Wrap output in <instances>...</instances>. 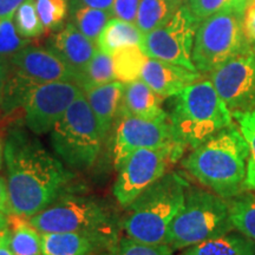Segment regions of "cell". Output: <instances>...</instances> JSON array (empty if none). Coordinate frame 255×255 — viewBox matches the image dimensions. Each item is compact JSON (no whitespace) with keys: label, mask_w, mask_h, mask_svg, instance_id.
<instances>
[{"label":"cell","mask_w":255,"mask_h":255,"mask_svg":"<svg viewBox=\"0 0 255 255\" xmlns=\"http://www.w3.org/2000/svg\"><path fill=\"white\" fill-rule=\"evenodd\" d=\"M12 215L31 218L66 193L70 174L36 136L21 127H12L4 143Z\"/></svg>","instance_id":"1"},{"label":"cell","mask_w":255,"mask_h":255,"mask_svg":"<svg viewBox=\"0 0 255 255\" xmlns=\"http://www.w3.org/2000/svg\"><path fill=\"white\" fill-rule=\"evenodd\" d=\"M248 155L246 139L233 124L193 149L182 165L207 189L233 200L247 190Z\"/></svg>","instance_id":"2"},{"label":"cell","mask_w":255,"mask_h":255,"mask_svg":"<svg viewBox=\"0 0 255 255\" xmlns=\"http://www.w3.org/2000/svg\"><path fill=\"white\" fill-rule=\"evenodd\" d=\"M189 184L167 173L126 207L121 229L126 237L148 245L165 244L169 226L182 208Z\"/></svg>","instance_id":"3"},{"label":"cell","mask_w":255,"mask_h":255,"mask_svg":"<svg viewBox=\"0 0 255 255\" xmlns=\"http://www.w3.org/2000/svg\"><path fill=\"white\" fill-rule=\"evenodd\" d=\"M168 115L178 144L191 150L234 124L210 79H199L173 96Z\"/></svg>","instance_id":"4"},{"label":"cell","mask_w":255,"mask_h":255,"mask_svg":"<svg viewBox=\"0 0 255 255\" xmlns=\"http://www.w3.org/2000/svg\"><path fill=\"white\" fill-rule=\"evenodd\" d=\"M227 201L208 189L188 187L182 208L169 226L165 245L174 251L186 250L234 231Z\"/></svg>","instance_id":"5"},{"label":"cell","mask_w":255,"mask_h":255,"mask_svg":"<svg viewBox=\"0 0 255 255\" xmlns=\"http://www.w3.org/2000/svg\"><path fill=\"white\" fill-rule=\"evenodd\" d=\"M50 143L58 157L73 170H87L97 161L104 141L84 91L50 131Z\"/></svg>","instance_id":"6"},{"label":"cell","mask_w":255,"mask_h":255,"mask_svg":"<svg viewBox=\"0 0 255 255\" xmlns=\"http://www.w3.org/2000/svg\"><path fill=\"white\" fill-rule=\"evenodd\" d=\"M39 233L105 231L119 233L121 220L100 197L66 191L55 202L28 218Z\"/></svg>","instance_id":"7"},{"label":"cell","mask_w":255,"mask_h":255,"mask_svg":"<svg viewBox=\"0 0 255 255\" xmlns=\"http://www.w3.org/2000/svg\"><path fill=\"white\" fill-rule=\"evenodd\" d=\"M245 12L225 11L200 21L193 46V63L201 75L250 51L244 33Z\"/></svg>","instance_id":"8"},{"label":"cell","mask_w":255,"mask_h":255,"mask_svg":"<svg viewBox=\"0 0 255 255\" xmlns=\"http://www.w3.org/2000/svg\"><path fill=\"white\" fill-rule=\"evenodd\" d=\"M186 151L181 146L156 149H137L120 165L113 194L121 206L128 207L143 191L151 187L163 175L168 167Z\"/></svg>","instance_id":"9"},{"label":"cell","mask_w":255,"mask_h":255,"mask_svg":"<svg viewBox=\"0 0 255 255\" xmlns=\"http://www.w3.org/2000/svg\"><path fill=\"white\" fill-rule=\"evenodd\" d=\"M200 21L186 2L162 26L144 34L141 49L149 58L161 59L194 70L193 46Z\"/></svg>","instance_id":"10"},{"label":"cell","mask_w":255,"mask_h":255,"mask_svg":"<svg viewBox=\"0 0 255 255\" xmlns=\"http://www.w3.org/2000/svg\"><path fill=\"white\" fill-rule=\"evenodd\" d=\"M82 92L75 82H50L33 87L21 107L25 127L33 135L50 132Z\"/></svg>","instance_id":"11"},{"label":"cell","mask_w":255,"mask_h":255,"mask_svg":"<svg viewBox=\"0 0 255 255\" xmlns=\"http://www.w3.org/2000/svg\"><path fill=\"white\" fill-rule=\"evenodd\" d=\"M115 123L116 130L113 142V157L116 169L137 149L181 146L176 141L169 120L151 121L132 115L119 114Z\"/></svg>","instance_id":"12"},{"label":"cell","mask_w":255,"mask_h":255,"mask_svg":"<svg viewBox=\"0 0 255 255\" xmlns=\"http://www.w3.org/2000/svg\"><path fill=\"white\" fill-rule=\"evenodd\" d=\"M210 82L233 115L255 109V53H241L209 73Z\"/></svg>","instance_id":"13"},{"label":"cell","mask_w":255,"mask_h":255,"mask_svg":"<svg viewBox=\"0 0 255 255\" xmlns=\"http://www.w3.org/2000/svg\"><path fill=\"white\" fill-rule=\"evenodd\" d=\"M43 255H98L119 240V233L78 231L40 233Z\"/></svg>","instance_id":"14"},{"label":"cell","mask_w":255,"mask_h":255,"mask_svg":"<svg viewBox=\"0 0 255 255\" xmlns=\"http://www.w3.org/2000/svg\"><path fill=\"white\" fill-rule=\"evenodd\" d=\"M46 47L53 51L76 73L77 82L98 50L95 41L84 36L70 21L62 30L50 34L46 40Z\"/></svg>","instance_id":"15"},{"label":"cell","mask_w":255,"mask_h":255,"mask_svg":"<svg viewBox=\"0 0 255 255\" xmlns=\"http://www.w3.org/2000/svg\"><path fill=\"white\" fill-rule=\"evenodd\" d=\"M201 77L199 71L149 57L141 72L142 81L163 98L177 95Z\"/></svg>","instance_id":"16"},{"label":"cell","mask_w":255,"mask_h":255,"mask_svg":"<svg viewBox=\"0 0 255 255\" xmlns=\"http://www.w3.org/2000/svg\"><path fill=\"white\" fill-rule=\"evenodd\" d=\"M124 88H126L124 83L114 81L84 91L104 142L109 136L111 128L114 127L119 116Z\"/></svg>","instance_id":"17"},{"label":"cell","mask_w":255,"mask_h":255,"mask_svg":"<svg viewBox=\"0 0 255 255\" xmlns=\"http://www.w3.org/2000/svg\"><path fill=\"white\" fill-rule=\"evenodd\" d=\"M164 98L145 84L141 78L126 83L123 100L119 114H128L141 119L161 121L169 120V115L163 109Z\"/></svg>","instance_id":"18"},{"label":"cell","mask_w":255,"mask_h":255,"mask_svg":"<svg viewBox=\"0 0 255 255\" xmlns=\"http://www.w3.org/2000/svg\"><path fill=\"white\" fill-rule=\"evenodd\" d=\"M144 33L135 23L111 18L96 40L97 49L114 56L120 50L129 46H141Z\"/></svg>","instance_id":"19"},{"label":"cell","mask_w":255,"mask_h":255,"mask_svg":"<svg viewBox=\"0 0 255 255\" xmlns=\"http://www.w3.org/2000/svg\"><path fill=\"white\" fill-rule=\"evenodd\" d=\"M180 255H255V242L240 232L233 231L188 247Z\"/></svg>","instance_id":"20"},{"label":"cell","mask_w":255,"mask_h":255,"mask_svg":"<svg viewBox=\"0 0 255 255\" xmlns=\"http://www.w3.org/2000/svg\"><path fill=\"white\" fill-rule=\"evenodd\" d=\"M111 18H114L111 11L91 7L81 0H70L69 21L95 43Z\"/></svg>","instance_id":"21"},{"label":"cell","mask_w":255,"mask_h":255,"mask_svg":"<svg viewBox=\"0 0 255 255\" xmlns=\"http://www.w3.org/2000/svg\"><path fill=\"white\" fill-rule=\"evenodd\" d=\"M186 0H141L135 24L143 33L164 25Z\"/></svg>","instance_id":"22"},{"label":"cell","mask_w":255,"mask_h":255,"mask_svg":"<svg viewBox=\"0 0 255 255\" xmlns=\"http://www.w3.org/2000/svg\"><path fill=\"white\" fill-rule=\"evenodd\" d=\"M9 232H11V250L14 255H43L41 254L40 233L31 225L28 219L11 215Z\"/></svg>","instance_id":"23"},{"label":"cell","mask_w":255,"mask_h":255,"mask_svg":"<svg viewBox=\"0 0 255 255\" xmlns=\"http://www.w3.org/2000/svg\"><path fill=\"white\" fill-rule=\"evenodd\" d=\"M116 81L114 69V57L97 50L95 56L89 62L84 72L79 76L77 84L83 91L100 87L107 83Z\"/></svg>","instance_id":"24"},{"label":"cell","mask_w":255,"mask_h":255,"mask_svg":"<svg viewBox=\"0 0 255 255\" xmlns=\"http://www.w3.org/2000/svg\"><path fill=\"white\" fill-rule=\"evenodd\" d=\"M114 57V69L116 81L126 84L141 78V72L148 57L141 46L124 47L116 52Z\"/></svg>","instance_id":"25"},{"label":"cell","mask_w":255,"mask_h":255,"mask_svg":"<svg viewBox=\"0 0 255 255\" xmlns=\"http://www.w3.org/2000/svg\"><path fill=\"white\" fill-rule=\"evenodd\" d=\"M231 212L235 231L255 242V193L242 194L233 199Z\"/></svg>","instance_id":"26"},{"label":"cell","mask_w":255,"mask_h":255,"mask_svg":"<svg viewBox=\"0 0 255 255\" xmlns=\"http://www.w3.org/2000/svg\"><path fill=\"white\" fill-rule=\"evenodd\" d=\"M13 20L18 33L26 39L34 40L45 36V28L38 14L34 0H25L15 9Z\"/></svg>","instance_id":"27"},{"label":"cell","mask_w":255,"mask_h":255,"mask_svg":"<svg viewBox=\"0 0 255 255\" xmlns=\"http://www.w3.org/2000/svg\"><path fill=\"white\" fill-rule=\"evenodd\" d=\"M45 34L55 33L65 26L69 17L70 0H34Z\"/></svg>","instance_id":"28"},{"label":"cell","mask_w":255,"mask_h":255,"mask_svg":"<svg viewBox=\"0 0 255 255\" xmlns=\"http://www.w3.org/2000/svg\"><path fill=\"white\" fill-rule=\"evenodd\" d=\"M253 0H186V5L199 21L225 11L246 12Z\"/></svg>","instance_id":"29"},{"label":"cell","mask_w":255,"mask_h":255,"mask_svg":"<svg viewBox=\"0 0 255 255\" xmlns=\"http://www.w3.org/2000/svg\"><path fill=\"white\" fill-rule=\"evenodd\" d=\"M237 121L238 128L246 139L250 155L247 161V176L246 188L247 190L255 193V109L247 113H240L233 115Z\"/></svg>","instance_id":"30"},{"label":"cell","mask_w":255,"mask_h":255,"mask_svg":"<svg viewBox=\"0 0 255 255\" xmlns=\"http://www.w3.org/2000/svg\"><path fill=\"white\" fill-rule=\"evenodd\" d=\"M98 255H174V250L165 244L148 245L128 237H120L114 245Z\"/></svg>","instance_id":"31"},{"label":"cell","mask_w":255,"mask_h":255,"mask_svg":"<svg viewBox=\"0 0 255 255\" xmlns=\"http://www.w3.org/2000/svg\"><path fill=\"white\" fill-rule=\"evenodd\" d=\"M13 15L14 13L0 18V58L7 62L15 53L32 44V40L18 33Z\"/></svg>","instance_id":"32"},{"label":"cell","mask_w":255,"mask_h":255,"mask_svg":"<svg viewBox=\"0 0 255 255\" xmlns=\"http://www.w3.org/2000/svg\"><path fill=\"white\" fill-rule=\"evenodd\" d=\"M139 2L141 0H114L113 8H111L114 18L135 23Z\"/></svg>","instance_id":"33"},{"label":"cell","mask_w":255,"mask_h":255,"mask_svg":"<svg viewBox=\"0 0 255 255\" xmlns=\"http://www.w3.org/2000/svg\"><path fill=\"white\" fill-rule=\"evenodd\" d=\"M244 33L248 47L255 53V2L252 1L244 15Z\"/></svg>","instance_id":"34"},{"label":"cell","mask_w":255,"mask_h":255,"mask_svg":"<svg viewBox=\"0 0 255 255\" xmlns=\"http://www.w3.org/2000/svg\"><path fill=\"white\" fill-rule=\"evenodd\" d=\"M0 212H2L4 214L8 216L12 215V207L11 201H9L7 181L2 176H0Z\"/></svg>","instance_id":"35"},{"label":"cell","mask_w":255,"mask_h":255,"mask_svg":"<svg viewBox=\"0 0 255 255\" xmlns=\"http://www.w3.org/2000/svg\"><path fill=\"white\" fill-rule=\"evenodd\" d=\"M8 72H9L8 62L7 60L0 58V110H1L2 101H4L6 84H7V79H8Z\"/></svg>","instance_id":"36"},{"label":"cell","mask_w":255,"mask_h":255,"mask_svg":"<svg viewBox=\"0 0 255 255\" xmlns=\"http://www.w3.org/2000/svg\"><path fill=\"white\" fill-rule=\"evenodd\" d=\"M23 1L25 0H0V18L13 14Z\"/></svg>","instance_id":"37"},{"label":"cell","mask_w":255,"mask_h":255,"mask_svg":"<svg viewBox=\"0 0 255 255\" xmlns=\"http://www.w3.org/2000/svg\"><path fill=\"white\" fill-rule=\"evenodd\" d=\"M81 1L84 2L85 5L91 6V7L108 9V11H111L114 5V0H81Z\"/></svg>","instance_id":"38"},{"label":"cell","mask_w":255,"mask_h":255,"mask_svg":"<svg viewBox=\"0 0 255 255\" xmlns=\"http://www.w3.org/2000/svg\"><path fill=\"white\" fill-rule=\"evenodd\" d=\"M9 239H11V232H9V227L7 231H6L4 238L0 241V255H14L13 252L11 250V242H9Z\"/></svg>","instance_id":"39"},{"label":"cell","mask_w":255,"mask_h":255,"mask_svg":"<svg viewBox=\"0 0 255 255\" xmlns=\"http://www.w3.org/2000/svg\"><path fill=\"white\" fill-rule=\"evenodd\" d=\"M9 225V220H8V215L4 214L2 212H0V231L2 229L7 228Z\"/></svg>","instance_id":"40"},{"label":"cell","mask_w":255,"mask_h":255,"mask_svg":"<svg viewBox=\"0 0 255 255\" xmlns=\"http://www.w3.org/2000/svg\"><path fill=\"white\" fill-rule=\"evenodd\" d=\"M2 163H4V144L0 141V170H1Z\"/></svg>","instance_id":"41"},{"label":"cell","mask_w":255,"mask_h":255,"mask_svg":"<svg viewBox=\"0 0 255 255\" xmlns=\"http://www.w3.org/2000/svg\"><path fill=\"white\" fill-rule=\"evenodd\" d=\"M7 229H8V227H7V228H5V229H2V231H0V241H1V239L4 238L5 233H6V231H7Z\"/></svg>","instance_id":"42"},{"label":"cell","mask_w":255,"mask_h":255,"mask_svg":"<svg viewBox=\"0 0 255 255\" xmlns=\"http://www.w3.org/2000/svg\"><path fill=\"white\" fill-rule=\"evenodd\" d=\"M253 1H254V2H255V0H253Z\"/></svg>","instance_id":"43"}]
</instances>
